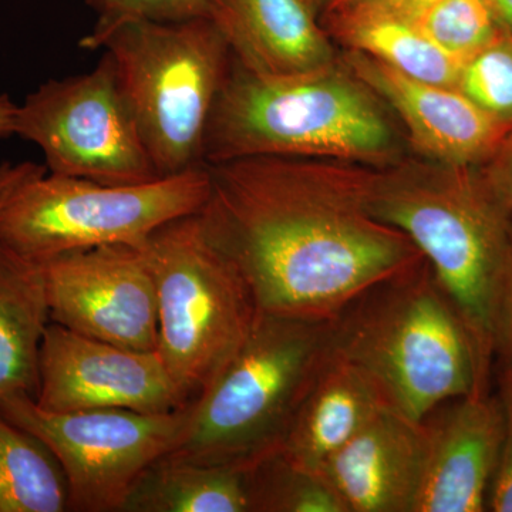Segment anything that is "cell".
<instances>
[{
	"label": "cell",
	"instance_id": "obj_1",
	"mask_svg": "<svg viewBox=\"0 0 512 512\" xmlns=\"http://www.w3.org/2000/svg\"><path fill=\"white\" fill-rule=\"evenodd\" d=\"M211 241L244 276L258 311L335 319L367 289L423 261L369 210L375 167L251 157L207 165Z\"/></svg>",
	"mask_w": 512,
	"mask_h": 512
},
{
	"label": "cell",
	"instance_id": "obj_2",
	"mask_svg": "<svg viewBox=\"0 0 512 512\" xmlns=\"http://www.w3.org/2000/svg\"><path fill=\"white\" fill-rule=\"evenodd\" d=\"M393 117L340 55L289 76L252 73L232 57L205 133L202 163L281 157L386 168L406 157V138Z\"/></svg>",
	"mask_w": 512,
	"mask_h": 512
},
{
	"label": "cell",
	"instance_id": "obj_3",
	"mask_svg": "<svg viewBox=\"0 0 512 512\" xmlns=\"http://www.w3.org/2000/svg\"><path fill=\"white\" fill-rule=\"evenodd\" d=\"M470 168L421 157L376 168L369 210L407 235L429 262L470 333L485 380L495 352L512 207L490 178Z\"/></svg>",
	"mask_w": 512,
	"mask_h": 512
},
{
	"label": "cell",
	"instance_id": "obj_4",
	"mask_svg": "<svg viewBox=\"0 0 512 512\" xmlns=\"http://www.w3.org/2000/svg\"><path fill=\"white\" fill-rule=\"evenodd\" d=\"M332 350L414 421L484 392L470 333L426 259L367 289L332 319Z\"/></svg>",
	"mask_w": 512,
	"mask_h": 512
},
{
	"label": "cell",
	"instance_id": "obj_5",
	"mask_svg": "<svg viewBox=\"0 0 512 512\" xmlns=\"http://www.w3.org/2000/svg\"><path fill=\"white\" fill-rule=\"evenodd\" d=\"M332 350V319L259 312L254 328L190 404L167 457L252 468L281 451L299 407Z\"/></svg>",
	"mask_w": 512,
	"mask_h": 512
},
{
	"label": "cell",
	"instance_id": "obj_6",
	"mask_svg": "<svg viewBox=\"0 0 512 512\" xmlns=\"http://www.w3.org/2000/svg\"><path fill=\"white\" fill-rule=\"evenodd\" d=\"M82 46L113 60L161 177L204 167L205 133L232 63L210 18L131 20Z\"/></svg>",
	"mask_w": 512,
	"mask_h": 512
},
{
	"label": "cell",
	"instance_id": "obj_7",
	"mask_svg": "<svg viewBox=\"0 0 512 512\" xmlns=\"http://www.w3.org/2000/svg\"><path fill=\"white\" fill-rule=\"evenodd\" d=\"M141 248L156 284L157 352L192 403L247 339L258 306L198 212L167 222Z\"/></svg>",
	"mask_w": 512,
	"mask_h": 512
},
{
	"label": "cell",
	"instance_id": "obj_8",
	"mask_svg": "<svg viewBox=\"0 0 512 512\" xmlns=\"http://www.w3.org/2000/svg\"><path fill=\"white\" fill-rule=\"evenodd\" d=\"M208 191L207 165L133 185L45 173L0 210V242L37 262L107 245L143 247L167 222L200 212Z\"/></svg>",
	"mask_w": 512,
	"mask_h": 512
},
{
	"label": "cell",
	"instance_id": "obj_9",
	"mask_svg": "<svg viewBox=\"0 0 512 512\" xmlns=\"http://www.w3.org/2000/svg\"><path fill=\"white\" fill-rule=\"evenodd\" d=\"M15 136L42 150L50 174L111 185L161 177L104 52L90 72L49 80L30 93L18 106Z\"/></svg>",
	"mask_w": 512,
	"mask_h": 512
},
{
	"label": "cell",
	"instance_id": "obj_10",
	"mask_svg": "<svg viewBox=\"0 0 512 512\" xmlns=\"http://www.w3.org/2000/svg\"><path fill=\"white\" fill-rule=\"evenodd\" d=\"M0 414L52 451L66 477L70 511L121 512L138 477L183 437L190 404L163 414L49 412L28 394H12L0 402Z\"/></svg>",
	"mask_w": 512,
	"mask_h": 512
},
{
	"label": "cell",
	"instance_id": "obj_11",
	"mask_svg": "<svg viewBox=\"0 0 512 512\" xmlns=\"http://www.w3.org/2000/svg\"><path fill=\"white\" fill-rule=\"evenodd\" d=\"M40 264L50 322L121 348L157 350V291L143 248L107 245Z\"/></svg>",
	"mask_w": 512,
	"mask_h": 512
},
{
	"label": "cell",
	"instance_id": "obj_12",
	"mask_svg": "<svg viewBox=\"0 0 512 512\" xmlns=\"http://www.w3.org/2000/svg\"><path fill=\"white\" fill-rule=\"evenodd\" d=\"M35 402L49 412L124 409L148 414L191 404L157 350L121 348L55 322L43 336Z\"/></svg>",
	"mask_w": 512,
	"mask_h": 512
},
{
	"label": "cell",
	"instance_id": "obj_13",
	"mask_svg": "<svg viewBox=\"0 0 512 512\" xmlns=\"http://www.w3.org/2000/svg\"><path fill=\"white\" fill-rule=\"evenodd\" d=\"M340 56L389 107L421 158L470 167L497 154L512 130L457 87L413 79L356 50Z\"/></svg>",
	"mask_w": 512,
	"mask_h": 512
},
{
	"label": "cell",
	"instance_id": "obj_14",
	"mask_svg": "<svg viewBox=\"0 0 512 512\" xmlns=\"http://www.w3.org/2000/svg\"><path fill=\"white\" fill-rule=\"evenodd\" d=\"M450 403L424 419L426 466L414 512H481L488 504L507 412L484 392Z\"/></svg>",
	"mask_w": 512,
	"mask_h": 512
},
{
	"label": "cell",
	"instance_id": "obj_15",
	"mask_svg": "<svg viewBox=\"0 0 512 512\" xmlns=\"http://www.w3.org/2000/svg\"><path fill=\"white\" fill-rule=\"evenodd\" d=\"M426 454L424 420L414 421L386 407L319 473L348 512H414Z\"/></svg>",
	"mask_w": 512,
	"mask_h": 512
},
{
	"label": "cell",
	"instance_id": "obj_16",
	"mask_svg": "<svg viewBox=\"0 0 512 512\" xmlns=\"http://www.w3.org/2000/svg\"><path fill=\"white\" fill-rule=\"evenodd\" d=\"M313 0H211L208 16L235 62L262 76H289L335 62Z\"/></svg>",
	"mask_w": 512,
	"mask_h": 512
},
{
	"label": "cell",
	"instance_id": "obj_17",
	"mask_svg": "<svg viewBox=\"0 0 512 512\" xmlns=\"http://www.w3.org/2000/svg\"><path fill=\"white\" fill-rule=\"evenodd\" d=\"M386 407L389 403L370 377L330 350L279 454L295 466L319 473L333 454Z\"/></svg>",
	"mask_w": 512,
	"mask_h": 512
},
{
	"label": "cell",
	"instance_id": "obj_18",
	"mask_svg": "<svg viewBox=\"0 0 512 512\" xmlns=\"http://www.w3.org/2000/svg\"><path fill=\"white\" fill-rule=\"evenodd\" d=\"M49 323L42 264L0 242V402L12 394L36 399Z\"/></svg>",
	"mask_w": 512,
	"mask_h": 512
},
{
	"label": "cell",
	"instance_id": "obj_19",
	"mask_svg": "<svg viewBox=\"0 0 512 512\" xmlns=\"http://www.w3.org/2000/svg\"><path fill=\"white\" fill-rule=\"evenodd\" d=\"M121 512H252L251 468L164 456L138 477Z\"/></svg>",
	"mask_w": 512,
	"mask_h": 512
},
{
	"label": "cell",
	"instance_id": "obj_20",
	"mask_svg": "<svg viewBox=\"0 0 512 512\" xmlns=\"http://www.w3.org/2000/svg\"><path fill=\"white\" fill-rule=\"evenodd\" d=\"M320 20L333 42L346 50L373 57L413 79L457 87L464 62L434 45L413 23L350 12L329 13Z\"/></svg>",
	"mask_w": 512,
	"mask_h": 512
},
{
	"label": "cell",
	"instance_id": "obj_21",
	"mask_svg": "<svg viewBox=\"0 0 512 512\" xmlns=\"http://www.w3.org/2000/svg\"><path fill=\"white\" fill-rule=\"evenodd\" d=\"M64 511H70L69 487L59 461L0 414V512Z\"/></svg>",
	"mask_w": 512,
	"mask_h": 512
},
{
	"label": "cell",
	"instance_id": "obj_22",
	"mask_svg": "<svg viewBox=\"0 0 512 512\" xmlns=\"http://www.w3.org/2000/svg\"><path fill=\"white\" fill-rule=\"evenodd\" d=\"M252 512H348L326 478L281 454L251 468Z\"/></svg>",
	"mask_w": 512,
	"mask_h": 512
},
{
	"label": "cell",
	"instance_id": "obj_23",
	"mask_svg": "<svg viewBox=\"0 0 512 512\" xmlns=\"http://www.w3.org/2000/svg\"><path fill=\"white\" fill-rule=\"evenodd\" d=\"M414 26L464 63L505 35L490 0H440Z\"/></svg>",
	"mask_w": 512,
	"mask_h": 512
},
{
	"label": "cell",
	"instance_id": "obj_24",
	"mask_svg": "<svg viewBox=\"0 0 512 512\" xmlns=\"http://www.w3.org/2000/svg\"><path fill=\"white\" fill-rule=\"evenodd\" d=\"M457 89L485 113L512 124V33L498 37L464 63Z\"/></svg>",
	"mask_w": 512,
	"mask_h": 512
},
{
	"label": "cell",
	"instance_id": "obj_25",
	"mask_svg": "<svg viewBox=\"0 0 512 512\" xmlns=\"http://www.w3.org/2000/svg\"><path fill=\"white\" fill-rule=\"evenodd\" d=\"M96 12L93 32L82 43L97 39L109 30L131 20L175 22L208 16L211 0H86ZM80 43V45H82Z\"/></svg>",
	"mask_w": 512,
	"mask_h": 512
},
{
	"label": "cell",
	"instance_id": "obj_26",
	"mask_svg": "<svg viewBox=\"0 0 512 512\" xmlns=\"http://www.w3.org/2000/svg\"><path fill=\"white\" fill-rule=\"evenodd\" d=\"M495 350L504 357L507 366L508 394H512V239L507 265L498 296L495 318Z\"/></svg>",
	"mask_w": 512,
	"mask_h": 512
},
{
	"label": "cell",
	"instance_id": "obj_27",
	"mask_svg": "<svg viewBox=\"0 0 512 512\" xmlns=\"http://www.w3.org/2000/svg\"><path fill=\"white\" fill-rule=\"evenodd\" d=\"M439 2L440 0H356L352 5L330 13L350 12L356 15L382 16L414 25L427 10Z\"/></svg>",
	"mask_w": 512,
	"mask_h": 512
},
{
	"label": "cell",
	"instance_id": "obj_28",
	"mask_svg": "<svg viewBox=\"0 0 512 512\" xmlns=\"http://www.w3.org/2000/svg\"><path fill=\"white\" fill-rule=\"evenodd\" d=\"M507 430L497 470L491 481L488 504L495 512H512V394H508Z\"/></svg>",
	"mask_w": 512,
	"mask_h": 512
},
{
	"label": "cell",
	"instance_id": "obj_29",
	"mask_svg": "<svg viewBox=\"0 0 512 512\" xmlns=\"http://www.w3.org/2000/svg\"><path fill=\"white\" fill-rule=\"evenodd\" d=\"M45 173H47L45 165L32 163V161L19 164L5 161L0 164V210L23 185Z\"/></svg>",
	"mask_w": 512,
	"mask_h": 512
},
{
	"label": "cell",
	"instance_id": "obj_30",
	"mask_svg": "<svg viewBox=\"0 0 512 512\" xmlns=\"http://www.w3.org/2000/svg\"><path fill=\"white\" fill-rule=\"evenodd\" d=\"M500 150L505 151L503 164L498 165L488 178L512 207V130Z\"/></svg>",
	"mask_w": 512,
	"mask_h": 512
},
{
	"label": "cell",
	"instance_id": "obj_31",
	"mask_svg": "<svg viewBox=\"0 0 512 512\" xmlns=\"http://www.w3.org/2000/svg\"><path fill=\"white\" fill-rule=\"evenodd\" d=\"M18 104L8 94H0V138L15 136Z\"/></svg>",
	"mask_w": 512,
	"mask_h": 512
},
{
	"label": "cell",
	"instance_id": "obj_32",
	"mask_svg": "<svg viewBox=\"0 0 512 512\" xmlns=\"http://www.w3.org/2000/svg\"><path fill=\"white\" fill-rule=\"evenodd\" d=\"M505 33H512V0H490Z\"/></svg>",
	"mask_w": 512,
	"mask_h": 512
},
{
	"label": "cell",
	"instance_id": "obj_33",
	"mask_svg": "<svg viewBox=\"0 0 512 512\" xmlns=\"http://www.w3.org/2000/svg\"><path fill=\"white\" fill-rule=\"evenodd\" d=\"M353 2H356V0H330L328 5H326V8L323 9L322 15L346 8V6L352 5ZM320 18H322V16H320Z\"/></svg>",
	"mask_w": 512,
	"mask_h": 512
},
{
	"label": "cell",
	"instance_id": "obj_34",
	"mask_svg": "<svg viewBox=\"0 0 512 512\" xmlns=\"http://www.w3.org/2000/svg\"><path fill=\"white\" fill-rule=\"evenodd\" d=\"M313 2L318 5V8L320 9V12H323V9L326 8V5L330 2V0H313Z\"/></svg>",
	"mask_w": 512,
	"mask_h": 512
}]
</instances>
